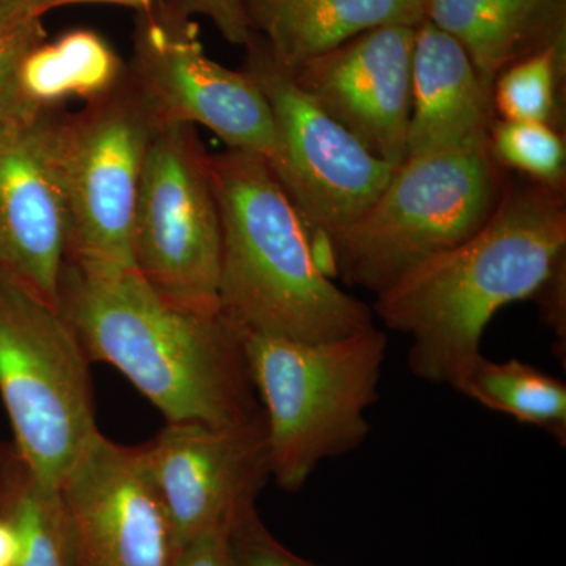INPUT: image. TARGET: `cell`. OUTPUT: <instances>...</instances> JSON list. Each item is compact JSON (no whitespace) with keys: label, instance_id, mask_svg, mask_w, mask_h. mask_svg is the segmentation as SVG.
Masks as SVG:
<instances>
[{"label":"cell","instance_id":"obj_1","mask_svg":"<svg viewBox=\"0 0 566 566\" xmlns=\"http://www.w3.org/2000/svg\"><path fill=\"white\" fill-rule=\"evenodd\" d=\"M566 251L564 188L506 186L493 216L460 244L417 264L371 311L411 340L408 367L422 381L455 389L482 353L488 324L531 300Z\"/></svg>","mask_w":566,"mask_h":566},{"label":"cell","instance_id":"obj_2","mask_svg":"<svg viewBox=\"0 0 566 566\" xmlns=\"http://www.w3.org/2000/svg\"><path fill=\"white\" fill-rule=\"evenodd\" d=\"M57 307L88 360L117 368L167 423L234 424L262 415L244 331L221 308L174 303L136 271L91 277L66 262Z\"/></svg>","mask_w":566,"mask_h":566},{"label":"cell","instance_id":"obj_3","mask_svg":"<svg viewBox=\"0 0 566 566\" xmlns=\"http://www.w3.org/2000/svg\"><path fill=\"white\" fill-rule=\"evenodd\" d=\"M222 253L219 307L244 333L326 342L375 326L370 305L346 293L303 214L255 153L210 155Z\"/></svg>","mask_w":566,"mask_h":566},{"label":"cell","instance_id":"obj_4","mask_svg":"<svg viewBox=\"0 0 566 566\" xmlns=\"http://www.w3.org/2000/svg\"><path fill=\"white\" fill-rule=\"evenodd\" d=\"M371 326L326 342L244 333L253 389L266 420L271 480L297 493L324 461L364 444L387 356Z\"/></svg>","mask_w":566,"mask_h":566},{"label":"cell","instance_id":"obj_5","mask_svg":"<svg viewBox=\"0 0 566 566\" xmlns=\"http://www.w3.org/2000/svg\"><path fill=\"white\" fill-rule=\"evenodd\" d=\"M499 167L490 147L406 159L375 202L327 240L334 277L378 296L417 264L460 244L501 203L506 186Z\"/></svg>","mask_w":566,"mask_h":566},{"label":"cell","instance_id":"obj_6","mask_svg":"<svg viewBox=\"0 0 566 566\" xmlns=\"http://www.w3.org/2000/svg\"><path fill=\"white\" fill-rule=\"evenodd\" d=\"M91 364L57 305L0 270V395L14 447L50 485L99 433Z\"/></svg>","mask_w":566,"mask_h":566},{"label":"cell","instance_id":"obj_7","mask_svg":"<svg viewBox=\"0 0 566 566\" xmlns=\"http://www.w3.org/2000/svg\"><path fill=\"white\" fill-rule=\"evenodd\" d=\"M128 74L109 95L66 112L61 125L69 207L66 263L91 277L134 270V211L145 156L161 128Z\"/></svg>","mask_w":566,"mask_h":566},{"label":"cell","instance_id":"obj_8","mask_svg":"<svg viewBox=\"0 0 566 566\" xmlns=\"http://www.w3.org/2000/svg\"><path fill=\"white\" fill-rule=\"evenodd\" d=\"M222 232L210 153L196 126L169 123L153 137L134 211V270L174 303L219 307Z\"/></svg>","mask_w":566,"mask_h":566},{"label":"cell","instance_id":"obj_9","mask_svg":"<svg viewBox=\"0 0 566 566\" xmlns=\"http://www.w3.org/2000/svg\"><path fill=\"white\" fill-rule=\"evenodd\" d=\"M243 70L273 115L274 147L264 161L316 240L326 245L375 202L395 166L327 114L255 33L245 46Z\"/></svg>","mask_w":566,"mask_h":566},{"label":"cell","instance_id":"obj_10","mask_svg":"<svg viewBox=\"0 0 566 566\" xmlns=\"http://www.w3.org/2000/svg\"><path fill=\"white\" fill-rule=\"evenodd\" d=\"M126 69L161 125H202L227 148L270 158L274 123L263 92L244 70L208 57L199 25L172 3L136 13Z\"/></svg>","mask_w":566,"mask_h":566},{"label":"cell","instance_id":"obj_11","mask_svg":"<svg viewBox=\"0 0 566 566\" xmlns=\"http://www.w3.org/2000/svg\"><path fill=\"white\" fill-rule=\"evenodd\" d=\"M139 450L178 549L196 536L232 527L271 480L263 409L243 423H167Z\"/></svg>","mask_w":566,"mask_h":566},{"label":"cell","instance_id":"obj_12","mask_svg":"<svg viewBox=\"0 0 566 566\" xmlns=\"http://www.w3.org/2000/svg\"><path fill=\"white\" fill-rule=\"evenodd\" d=\"M65 111H0V270L57 305L69 245Z\"/></svg>","mask_w":566,"mask_h":566},{"label":"cell","instance_id":"obj_13","mask_svg":"<svg viewBox=\"0 0 566 566\" xmlns=\"http://www.w3.org/2000/svg\"><path fill=\"white\" fill-rule=\"evenodd\" d=\"M59 490L77 566H172L177 539L139 447L96 434Z\"/></svg>","mask_w":566,"mask_h":566},{"label":"cell","instance_id":"obj_14","mask_svg":"<svg viewBox=\"0 0 566 566\" xmlns=\"http://www.w3.org/2000/svg\"><path fill=\"white\" fill-rule=\"evenodd\" d=\"M415 36L416 28L385 25L289 70L327 114L395 167L408 156Z\"/></svg>","mask_w":566,"mask_h":566},{"label":"cell","instance_id":"obj_15","mask_svg":"<svg viewBox=\"0 0 566 566\" xmlns=\"http://www.w3.org/2000/svg\"><path fill=\"white\" fill-rule=\"evenodd\" d=\"M495 118L493 91L464 48L433 22L417 25L406 159L488 147Z\"/></svg>","mask_w":566,"mask_h":566},{"label":"cell","instance_id":"obj_16","mask_svg":"<svg viewBox=\"0 0 566 566\" xmlns=\"http://www.w3.org/2000/svg\"><path fill=\"white\" fill-rule=\"evenodd\" d=\"M249 22L283 69L385 25L417 28L427 0H244Z\"/></svg>","mask_w":566,"mask_h":566},{"label":"cell","instance_id":"obj_17","mask_svg":"<svg viewBox=\"0 0 566 566\" xmlns=\"http://www.w3.org/2000/svg\"><path fill=\"white\" fill-rule=\"evenodd\" d=\"M424 13L464 48L491 91L513 63L566 41V0H427Z\"/></svg>","mask_w":566,"mask_h":566},{"label":"cell","instance_id":"obj_18","mask_svg":"<svg viewBox=\"0 0 566 566\" xmlns=\"http://www.w3.org/2000/svg\"><path fill=\"white\" fill-rule=\"evenodd\" d=\"M128 69L114 46L93 29H71L33 44L13 74V109L65 111L66 104L96 102L126 80Z\"/></svg>","mask_w":566,"mask_h":566},{"label":"cell","instance_id":"obj_19","mask_svg":"<svg viewBox=\"0 0 566 566\" xmlns=\"http://www.w3.org/2000/svg\"><path fill=\"white\" fill-rule=\"evenodd\" d=\"M0 517L20 542L14 566H77L61 490L41 480L14 444L0 449Z\"/></svg>","mask_w":566,"mask_h":566},{"label":"cell","instance_id":"obj_20","mask_svg":"<svg viewBox=\"0 0 566 566\" xmlns=\"http://www.w3.org/2000/svg\"><path fill=\"white\" fill-rule=\"evenodd\" d=\"M476 403L545 431L566 444V386L523 360L504 363L480 354L455 387Z\"/></svg>","mask_w":566,"mask_h":566},{"label":"cell","instance_id":"obj_21","mask_svg":"<svg viewBox=\"0 0 566 566\" xmlns=\"http://www.w3.org/2000/svg\"><path fill=\"white\" fill-rule=\"evenodd\" d=\"M565 41L513 63L495 77V117L506 122H539L554 126L558 85L565 74Z\"/></svg>","mask_w":566,"mask_h":566},{"label":"cell","instance_id":"obj_22","mask_svg":"<svg viewBox=\"0 0 566 566\" xmlns=\"http://www.w3.org/2000/svg\"><path fill=\"white\" fill-rule=\"evenodd\" d=\"M488 147L499 166L512 167L535 182L564 188L566 148L556 126L495 118Z\"/></svg>","mask_w":566,"mask_h":566},{"label":"cell","instance_id":"obj_23","mask_svg":"<svg viewBox=\"0 0 566 566\" xmlns=\"http://www.w3.org/2000/svg\"><path fill=\"white\" fill-rule=\"evenodd\" d=\"M232 566H324L297 556L264 526L256 506L244 510L229 534Z\"/></svg>","mask_w":566,"mask_h":566},{"label":"cell","instance_id":"obj_24","mask_svg":"<svg viewBox=\"0 0 566 566\" xmlns=\"http://www.w3.org/2000/svg\"><path fill=\"white\" fill-rule=\"evenodd\" d=\"M170 3L188 17L208 18L229 43L244 48L251 43L253 31L244 0H170Z\"/></svg>","mask_w":566,"mask_h":566},{"label":"cell","instance_id":"obj_25","mask_svg":"<svg viewBox=\"0 0 566 566\" xmlns=\"http://www.w3.org/2000/svg\"><path fill=\"white\" fill-rule=\"evenodd\" d=\"M46 39L48 32L43 24L22 31L0 28V111L13 109L11 84L22 54Z\"/></svg>","mask_w":566,"mask_h":566},{"label":"cell","instance_id":"obj_26","mask_svg":"<svg viewBox=\"0 0 566 566\" xmlns=\"http://www.w3.org/2000/svg\"><path fill=\"white\" fill-rule=\"evenodd\" d=\"M230 528H219L189 539L178 549L172 566H232Z\"/></svg>","mask_w":566,"mask_h":566},{"label":"cell","instance_id":"obj_27","mask_svg":"<svg viewBox=\"0 0 566 566\" xmlns=\"http://www.w3.org/2000/svg\"><path fill=\"white\" fill-rule=\"evenodd\" d=\"M565 263L547 279L545 285L535 294L542 305V315L547 327L556 337L557 356L566 364V307H565Z\"/></svg>","mask_w":566,"mask_h":566},{"label":"cell","instance_id":"obj_28","mask_svg":"<svg viewBox=\"0 0 566 566\" xmlns=\"http://www.w3.org/2000/svg\"><path fill=\"white\" fill-rule=\"evenodd\" d=\"M48 0H0V28L22 31L43 24Z\"/></svg>","mask_w":566,"mask_h":566},{"label":"cell","instance_id":"obj_29","mask_svg":"<svg viewBox=\"0 0 566 566\" xmlns=\"http://www.w3.org/2000/svg\"><path fill=\"white\" fill-rule=\"evenodd\" d=\"M170 0H48L46 13L51 10L62 9V7L82 6V3H107V6L125 7L136 13H145L166 6Z\"/></svg>","mask_w":566,"mask_h":566},{"label":"cell","instance_id":"obj_30","mask_svg":"<svg viewBox=\"0 0 566 566\" xmlns=\"http://www.w3.org/2000/svg\"><path fill=\"white\" fill-rule=\"evenodd\" d=\"M18 553H20V542H18L17 532L9 521L0 517V566H14Z\"/></svg>","mask_w":566,"mask_h":566}]
</instances>
